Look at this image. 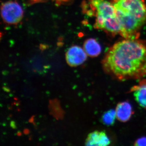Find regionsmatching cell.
<instances>
[{
	"instance_id": "obj_1",
	"label": "cell",
	"mask_w": 146,
	"mask_h": 146,
	"mask_svg": "<svg viewBox=\"0 0 146 146\" xmlns=\"http://www.w3.org/2000/svg\"><path fill=\"white\" fill-rule=\"evenodd\" d=\"M102 65L106 74L118 81L146 77V41L133 38L117 42L107 51Z\"/></svg>"
},
{
	"instance_id": "obj_2",
	"label": "cell",
	"mask_w": 146,
	"mask_h": 146,
	"mask_svg": "<svg viewBox=\"0 0 146 146\" xmlns=\"http://www.w3.org/2000/svg\"><path fill=\"white\" fill-rule=\"evenodd\" d=\"M120 27V34L125 39L138 38L146 22L144 0H112Z\"/></svg>"
},
{
	"instance_id": "obj_3",
	"label": "cell",
	"mask_w": 146,
	"mask_h": 146,
	"mask_svg": "<svg viewBox=\"0 0 146 146\" xmlns=\"http://www.w3.org/2000/svg\"><path fill=\"white\" fill-rule=\"evenodd\" d=\"M96 16L94 27L113 35L120 34V27L115 8L108 0H89Z\"/></svg>"
},
{
	"instance_id": "obj_4",
	"label": "cell",
	"mask_w": 146,
	"mask_h": 146,
	"mask_svg": "<svg viewBox=\"0 0 146 146\" xmlns=\"http://www.w3.org/2000/svg\"><path fill=\"white\" fill-rule=\"evenodd\" d=\"M1 14L5 23L11 25H16L23 19V11L17 2L9 1L2 5Z\"/></svg>"
},
{
	"instance_id": "obj_5",
	"label": "cell",
	"mask_w": 146,
	"mask_h": 146,
	"mask_svg": "<svg viewBox=\"0 0 146 146\" xmlns=\"http://www.w3.org/2000/svg\"><path fill=\"white\" fill-rule=\"evenodd\" d=\"M87 54L81 47L72 46L68 50L65 54L66 60L71 67H76L84 63L87 59Z\"/></svg>"
},
{
	"instance_id": "obj_6",
	"label": "cell",
	"mask_w": 146,
	"mask_h": 146,
	"mask_svg": "<svg viewBox=\"0 0 146 146\" xmlns=\"http://www.w3.org/2000/svg\"><path fill=\"white\" fill-rule=\"evenodd\" d=\"M110 144V139L104 131H95L89 133L85 142L86 146H106Z\"/></svg>"
},
{
	"instance_id": "obj_7",
	"label": "cell",
	"mask_w": 146,
	"mask_h": 146,
	"mask_svg": "<svg viewBox=\"0 0 146 146\" xmlns=\"http://www.w3.org/2000/svg\"><path fill=\"white\" fill-rule=\"evenodd\" d=\"M132 93L135 100L141 107L146 109V79H141L129 91Z\"/></svg>"
},
{
	"instance_id": "obj_8",
	"label": "cell",
	"mask_w": 146,
	"mask_h": 146,
	"mask_svg": "<svg viewBox=\"0 0 146 146\" xmlns=\"http://www.w3.org/2000/svg\"><path fill=\"white\" fill-rule=\"evenodd\" d=\"M115 111L117 119L118 121L123 123L129 121L133 114L131 105L127 101L118 103Z\"/></svg>"
},
{
	"instance_id": "obj_9",
	"label": "cell",
	"mask_w": 146,
	"mask_h": 146,
	"mask_svg": "<svg viewBox=\"0 0 146 146\" xmlns=\"http://www.w3.org/2000/svg\"><path fill=\"white\" fill-rule=\"evenodd\" d=\"M84 49L87 55L91 57H97L101 52L100 45L94 39H87L84 44Z\"/></svg>"
},
{
	"instance_id": "obj_10",
	"label": "cell",
	"mask_w": 146,
	"mask_h": 146,
	"mask_svg": "<svg viewBox=\"0 0 146 146\" xmlns=\"http://www.w3.org/2000/svg\"><path fill=\"white\" fill-rule=\"evenodd\" d=\"M116 118H117L115 110H110L106 112L103 115L102 121L106 125H111L115 123Z\"/></svg>"
},
{
	"instance_id": "obj_11",
	"label": "cell",
	"mask_w": 146,
	"mask_h": 146,
	"mask_svg": "<svg viewBox=\"0 0 146 146\" xmlns=\"http://www.w3.org/2000/svg\"><path fill=\"white\" fill-rule=\"evenodd\" d=\"M135 146H146V137H142L137 139L134 143Z\"/></svg>"
}]
</instances>
